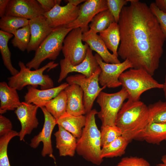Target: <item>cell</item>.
<instances>
[{
	"label": "cell",
	"mask_w": 166,
	"mask_h": 166,
	"mask_svg": "<svg viewBox=\"0 0 166 166\" xmlns=\"http://www.w3.org/2000/svg\"><path fill=\"white\" fill-rule=\"evenodd\" d=\"M124 6L118 22L120 35L118 56L133 68L142 69L153 76L159 67L166 39L149 6L138 0Z\"/></svg>",
	"instance_id": "1"
},
{
	"label": "cell",
	"mask_w": 166,
	"mask_h": 166,
	"mask_svg": "<svg viewBox=\"0 0 166 166\" xmlns=\"http://www.w3.org/2000/svg\"><path fill=\"white\" fill-rule=\"evenodd\" d=\"M149 123L148 106L143 102L128 99L119 112L116 125L122 132V136L129 142L137 139Z\"/></svg>",
	"instance_id": "2"
},
{
	"label": "cell",
	"mask_w": 166,
	"mask_h": 166,
	"mask_svg": "<svg viewBox=\"0 0 166 166\" xmlns=\"http://www.w3.org/2000/svg\"><path fill=\"white\" fill-rule=\"evenodd\" d=\"M97 113L94 109L87 113L85 125L77 141L76 152L87 161L99 165L103 159L101 157V131L95 121V116Z\"/></svg>",
	"instance_id": "3"
},
{
	"label": "cell",
	"mask_w": 166,
	"mask_h": 166,
	"mask_svg": "<svg viewBox=\"0 0 166 166\" xmlns=\"http://www.w3.org/2000/svg\"><path fill=\"white\" fill-rule=\"evenodd\" d=\"M20 70L16 75L8 77V85L17 90H22L26 86L37 88L39 85L41 89L53 87L52 79L48 75L43 74L46 69L49 70L56 67L58 64L51 61L46 65L34 70L28 68L24 63L19 61L18 63Z\"/></svg>",
	"instance_id": "4"
},
{
	"label": "cell",
	"mask_w": 166,
	"mask_h": 166,
	"mask_svg": "<svg viewBox=\"0 0 166 166\" xmlns=\"http://www.w3.org/2000/svg\"><path fill=\"white\" fill-rule=\"evenodd\" d=\"M122 87L127 91L128 100L140 101L144 92L153 89H163V84L159 83L142 69L130 68L123 72L119 78Z\"/></svg>",
	"instance_id": "5"
},
{
	"label": "cell",
	"mask_w": 166,
	"mask_h": 166,
	"mask_svg": "<svg viewBox=\"0 0 166 166\" xmlns=\"http://www.w3.org/2000/svg\"><path fill=\"white\" fill-rule=\"evenodd\" d=\"M72 30L65 27L54 29L35 51L34 57L26 66L37 69L45 60L56 59L62 50L64 38Z\"/></svg>",
	"instance_id": "6"
},
{
	"label": "cell",
	"mask_w": 166,
	"mask_h": 166,
	"mask_svg": "<svg viewBox=\"0 0 166 166\" xmlns=\"http://www.w3.org/2000/svg\"><path fill=\"white\" fill-rule=\"evenodd\" d=\"M127 91L123 88L119 91L107 93L101 91L97 98V102L100 107L97 116L101 122V126L116 125L117 114L124 101L128 99Z\"/></svg>",
	"instance_id": "7"
},
{
	"label": "cell",
	"mask_w": 166,
	"mask_h": 166,
	"mask_svg": "<svg viewBox=\"0 0 166 166\" xmlns=\"http://www.w3.org/2000/svg\"><path fill=\"white\" fill-rule=\"evenodd\" d=\"M101 71L99 66L90 77H86L82 74H77L67 77L66 81L69 85L76 84L81 88L83 92V103L86 113L92 110L94 102L99 93L106 87H100L98 77Z\"/></svg>",
	"instance_id": "8"
},
{
	"label": "cell",
	"mask_w": 166,
	"mask_h": 166,
	"mask_svg": "<svg viewBox=\"0 0 166 166\" xmlns=\"http://www.w3.org/2000/svg\"><path fill=\"white\" fill-rule=\"evenodd\" d=\"M83 31L79 28L72 29L64 39L62 49L64 58L71 64L77 65L84 60L88 45L82 42Z\"/></svg>",
	"instance_id": "9"
},
{
	"label": "cell",
	"mask_w": 166,
	"mask_h": 166,
	"mask_svg": "<svg viewBox=\"0 0 166 166\" xmlns=\"http://www.w3.org/2000/svg\"><path fill=\"white\" fill-rule=\"evenodd\" d=\"M94 56L101 69L98 77L101 85L110 88L121 86L119 80V77L127 69L133 68L131 62L126 59L119 63H108L104 62L97 53H95Z\"/></svg>",
	"instance_id": "10"
},
{
	"label": "cell",
	"mask_w": 166,
	"mask_h": 166,
	"mask_svg": "<svg viewBox=\"0 0 166 166\" xmlns=\"http://www.w3.org/2000/svg\"><path fill=\"white\" fill-rule=\"evenodd\" d=\"M40 108L44 116V124L42 130L31 140L30 145L32 148H36L40 143L42 142L43 144L41 152L42 156L44 157L48 156L55 161V158L53 154L51 138L52 131L57 124L56 120L44 106Z\"/></svg>",
	"instance_id": "11"
},
{
	"label": "cell",
	"mask_w": 166,
	"mask_h": 166,
	"mask_svg": "<svg viewBox=\"0 0 166 166\" xmlns=\"http://www.w3.org/2000/svg\"><path fill=\"white\" fill-rule=\"evenodd\" d=\"M108 9L107 0H87L79 6L76 19L65 28L72 29L79 28L83 33L89 30L88 24L99 12Z\"/></svg>",
	"instance_id": "12"
},
{
	"label": "cell",
	"mask_w": 166,
	"mask_h": 166,
	"mask_svg": "<svg viewBox=\"0 0 166 166\" xmlns=\"http://www.w3.org/2000/svg\"><path fill=\"white\" fill-rule=\"evenodd\" d=\"M79 10V6H75L69 3L64 6L57 4L49 12L45 13L43 16L52 28L65 27L76 19Z\"/></svg>",
	"instance_id": "13"
},
{
	"label": "cell",
	"mask_w": 166,
	"mask_h": 166,
	"mask_svg": "<svg viewBox=\"0 0 166 166\" xmlns=\"http://www.w3.org/2000/svg\"><path fill=\"white\" fill-rule=\"evenodd\" d=\"M60 72L58 82L60 83L65 79L68 74L72 72H77L85 75L86 77H91L99 67L92 50L88 47L86 57L80 63L74 65L69 61L64 58L60 60Z\"/></svg>",
	"instance_id": "14"
},
{
	"label": "cell",
	"mask_w": 166,
	"mask_h": 166,
	"mask_svg": "<svg viewBox=\"0 0 166 166\" xmlns=\"http://www.w3.org/2000/svg\"><path fill=\"white\" fill-rule=\"evenodd\" d=\"M39 108L36 105L24 101L22 102L15 110L14 113L21 125L18 136L20 141L24 140L25 136L30 134L38 125L37 113Z\"/></svg>",
	"instance_id": "15"
},
{
	"label": "cell",
	"mask_w": 166,
	"mask_h": 166,
	"mask_svg": "<svg viewBox=\"0 0 166 166\" xmlns=\"http://www.w3.org/2000/svg\"><path fill=\"white\" fill-rule=\"evenodd\" d=\"M45 12L36 0H10L5 15L30 20L43 15Z\"/></svg>",
	"instance_id": "16"
},
{
	"label": "cell",
	"mask_w": 166,
	"mask_h": 166,
	"mask_svg": "<svg viewBox=\"0 0 166 166\" xmlns=\"http://www.w3.org/2000/svg\"><path fill=\"white\" fill-rule=\"evenodd\" d=\"M30 32L27 53L35 51L40 45L54 30L48 24L45 17L41 15L29 20Z\"/></svg>",
	"instance_id": "17"
},
{
	"label": "cell",
	"mask_w": 166,
	"mask_h": 166,
	"mask_svg": "<svg viewBox=\"0 0 166 166\" xmlns=\"http://www.w3.org/2000/svg\"><path fill=\"white\" fill-rule=\"evenodd\" d=\"M69 85L67 82L55 87L39 89L31 86L27 87V92L24 97L25 102L32 104L40 108L44 106L51 99L64 90Z\"/></svg>",
	"instance_id": "18"
},
{
	"label": "cell",
	"mask_w": 166,
	"mask_h": 166,
	"mask_svg": "<svg viewBox=\"0 0 166 166\" xmlns=\"http://www.w3.org/2000/svg\"><path fill=\"white\" fill-rule=\"evenodd\" d=\"M82 41L87 44L93 51H96L106 63L117 64L121 63L118 57L108 50L99 35L89 30L83 33Z\"/></svg>",
	"instance_id": "19"
},
{
	"label": "cell",
	"mask_w": 166,
	"mask_h": 166,
	"mask_svg": "<svg viewBox=\"0 0 166 166\" xmlns=\"http://www.w3.org/2000/svg\"><path fill=\"white\" fill-rule=\"evenodd\" d=\"M67 97L66 112L79 116L86 113L83 103V92L78 85H69L65 89Z\"/></svg>",
	"instance_id": "20"
},
{
	"label": "cell",
	"mask_w": 166,
	"mask_h": 166,
	"mask_svg": "<svg viewBox=\"0 0 166 166\" xmlns=\"http://www.w3.org/2000/svg\"><path fill=\"white\" fill-rule=\"evenodd\" d=\"M54 134L55 137L56 148L58 149L61 156L73 157L76 150V138L60 125Z\"/></svg>",
	"instance_id": "21"
},
{
	"label": "cell",
	"mask_w": 166,
	"mask_h": 166,
	"mask_svg": "<svg viewBox=\"0 0 166 166\" xmlns=\"http://www.w3.org/2000/svg\"><path fill=\"white\" fill-rule=\"evenodd\" d=\"M0 113L15 110L21 104L17 90L4 81L0 82Z\"/></svg>",
	"instance_id": "22"
},
{
	"label": "cell",
	"mask_w": 166,
	"mask_h": 166,
	"mask_svg": "<svg viewBox=\"0 0 166 166\" xmlns=\"http://www.w3.org/2000/svg\"><path fill=\"white\" fill-rule=\"evenodd\" d=\"M56 120L57 125L61 126L78 139L81 136L85 125L86 117L84 115L76 116L66 112Z\"/></svg>",
	"instance_id": "23"
},
{
	"label": "cell",
	"mask_w": 166,
	"mask_h": 166,
	"mask_svg": "<svg viewBox=\"0 0 166 166\" xmlns=\"http://www.w3.org/2000/svg\"><path fill=\"white\" fill-rule=\"evenodd\" d=\"M138 138L150 144H160L166 141V124L149 123Z\"/></svg>",
	"instance_id": "24"
},
{
	"label": "cell",
	"mask_w": 166,
	"mask_h": 166,
	"mask_svg": "<svg viewBox=\"0 0 166 166\" xmlns=\"http://www.w3.org/2000/svg\"><path fill=\"white\" fill-rule=\"evenodd\" d=\"M99 35L107 49L118 57L117 51L121 38L118 23H112L106 29L100 33Z\"/></svg>",
	"instance_id": "25"
},
{
	"label": "cell",
	"mask_w": 166,
	"mask_h": 166,
	"mask_svg": "<svg viewBox=\"0 0 166 166\" xmlns=\"http://www.w3.org/2000/svg\"><path fill=\"white\" fill-rule=\"evenodd\" d=\"M129 142L122 136L118 137L108 145L102 147L101 157L103 159L121 156L125 153Z\"/></svg>",
	"instance_id": "26"
},
{
	"label": "cell",
	"mask_w": 166,
	"mask_h": 166,
	"mask_svg": "<svg viewBox=\"0 0 166 166\" xmlns=\"http://www.w3.org/2000/svg\"><path fill=\"white\" fill-rule=\"evenodd\" d=\"M67 106V97L64 90L49 101L44 106L56 119L59 118L66 112Z\"/></svg>",
	"instance_id": "27"
},
{
	"label": "cell",
	"mask_w": 166,
	"mask_h": 166,
	"mask_svg": "<svg viewBox=\"0 0 166 166\" xmlns=\"http://www.w3.org/2000/svg\"><path fill=\"white\" fill-rule=\"evenodd\" d=\"M11 33L0 30V51L3 63L12 76L17 74L19 71L13 67L11 61V53L8 47V42L13 37Z\"/></svg>",
	"instance_id": "28"
},
{
	"label": "cell",
	"mask_w": 166,
	"mask_h": 166,
	"mask_svg": "<svg viewBox=\"0 0 166 166\" xmlns=\"http://www.w3.org/2000/svg\"><path fill=\"white\" fill-rule=\"evenodd\" d=\"M115 22L114 18L108 10L102 11L93 18L89 25L90 29L97 34L106 29Z\"/></svg>",
	"instance_id": "29"
},
{
	"label": "cell",
	"mask_w": 166,
	"mask_h": 166,
	"mask_svg": "<svg viewBox=\"0 0 166 166\" xmlns=\"http://www.w3.org/2000/svg\"><path fill=\"white\" fill-rule=\"evenodd\" d=\"M148 107L149 123L166 124V101L159 100Z\"/></svg>",
	"instance_id": "30"
},
{
	"label": "cell",
	"mask_w": 166,
	"mask_h": 166,
	"mask_svg": "<svg viewBox=\"0 0 166 166\" xmlns=\"http://www.w3.org/2000/svg\"><path fill=\"white\" fill-rule=\"evenodd\" d=\"M29 20L10 16L5 15L0 20L1 30L11 34L15 31L29 25Z\"/></svg>",
	"instance_id": "31"
},
{
	"label": "cell",
	"mask_w": 166,
	"mask_h": 166,
	"mask_svg": "<svg viewBox=\"0 0 166 166\" xmlns=\"http://www.w3.org/2000/svg\"><path fill=\"white\" fill-rule=\"evenodd\" d=\"M12 34L14 36L11 40L13 46L23 52L27 50L30 37L29 25L15 31Z\"/></svg>",
	"instance_id": "32"
},
{
	"label": "cell",
	"mask_w": 166,
	"mask_h": 166,
	"mask_svg": "<svg viewBox=\"0 0 166 166\" xmlns=\"http://www.w3.org/2000/svg\"><path fill=\"white\" fill-rule=\"evenodd\" d=\"M101 145L105 146L122 135L120 128L116 125L101 126Z\"/></svg>",
	"instance_id": "33"
},
{
	"label": "cell",
	"mask_w": 166,
	"mask_h": 166,
	"mask_svg": "<svg viewBox=\"0 0 166 166\" xmlns=\"http://www.w3.org/2000/svg\"><path fill=\"white\" fill-rule=\"evenodd\" d=\"M19 136V132L12 130L0 138V166H11L7 155V147L13 137Z\"/></svg>",
	"instance_id": "34"
},
{
	"label": "cell",
	"mask_w": 166,
	"mask_h": 166,
	"mask_svg": "<svg viewBox=\"0 0 166 166\" xmlns=\"http://www.w3.org/2000/svg\"><path fill=\"white\" fill-rule=\"evenodd\" d=\"M128 2L127 0H107L108 10L113 16L115 22H118L122 9Z\"/></svg>",
	"instance_id": "35"
},
{
	"label": "cell",
	"mask_w": 166,
	"mask_h": 166,
	"mask_svg": "<svg viewBox=\"0 0 166 166\" xmlns=\"http://www.w3.org/2000/svg\"><path fill=\"white\" fill-rule=\"evenodd\" d=\"M117 166H150V164L142 157L130 156L122 158Z\"/></svg>",
	"instance_id": "36"
},
{
	"label": "cell",
	"mask_w": 166,
	"mask_h": 166,
	"mask_svg": "<svg viewBox=\"0 0 166 166\" xmlns=\"http://www.w3.org/2000/svg\"><path fill=\"white\" fill-rule=\"evenodd\" d=\"M149 7L152 12L156 17L166 40V13L160 10L155 2L151 3Z\"/></svg>",
	"instance_id": "37"
},
{
	"label": "cell",
	"mask_w": 166,
	"mask_h": 166,
	"mask_svg": "<svg viewBox=\"0 0 166 166\" xmlns=\"http://www.w3.org/2000/svg\"><path fill=\"white\" fill-rule=\"evenodd\" d=\"M12 124L10 121L7 118L0 115V136H2L12 131Z\"/></svg>",
	"instance_id": "38"
},
{
	"label": "cell",
	"mask_w": 166,
	"mask_h": 166,
	"mask_svg": "<svg viewBox=\"0 0 166 166\" xmlns=\"http://www.w3.org/2000/svg\"><path fill=\"white\" fill-rule=\"evenodd\" d=\"M45 13L49 12L56 5L60 4V0H37Z\"/></svg>",
	"instance_id": "39"
},
{
	"label": "cell",
	"mask_w": 166,
	"mask_h": 166,
	"mask_svg": "<svg viewBox=\"0 0 166 166\" xmlns=\"http://www.w3.org/2000/svg\"><path fill=\"white\" fill-rule=\"evenodd\" d=\"M10 0H0V17L2 18L5 15L6 7Z\"/></svg>",
	"instance_id": "40"
},
{
	"label": "cell",
	"mask_w": 166,
	"mask_h": 166,
	"mask_svg": "<svg viewBox=\"0 0 166 166\" xmlns=\"http://www.w3.org/2000/svg\"><path fill=\"white\" fill-rule=\"evenodd\" d=\"M155 3L160 10L166 13V0H156Z\"/></svg>",
	"instance_id": "41"
},
{
	"label": "cell",
	"mask_w": 166,
	"mask_h": 166,
	"mask_svg": "<svg viewBox=\"0 0 166 166\" xmlns=\"http://www.w3.org/2000/svg\"><path fill=\"white\" fill-rule=\"evenodd\" d=\"M86 0H67L65 1L69 3L73 6H77L80 4L84 2Z\"/></svg>",
	"instance_id": "42"
},
{
	"label": "cell",
	"mask_w": 166,
	"mask_h": 166,
	"mask_svg": "<svg viewBox=\"0 0 166 166\" xmlns=\"http://www.w3.org/2000/svg\"><path fill=\"white\" fill-rule=\"evenodd\" d=\"M161 163L157 165V166H166V154L163 155L161 159Z\"/></svg>",
	"instance_id": "43"
},
{
	"label": "cell",
	"mask_w": 166,
	"mask_h": 166,
	"mask_svg": "<svg viewBox=\"0 0 166 166\" xmlns=\"http://www.w3.org/2000/svg\"><path fill=\"white\" fill-rule=\"evenodd\" d=\"M165 68H166V61L165 62ZM163 87L162 89H163V90L165 98V99L166 100V73H165V77L164 81V84H163Z\"/></svg>",
	"instance_id": "44"
}]
</instances>
